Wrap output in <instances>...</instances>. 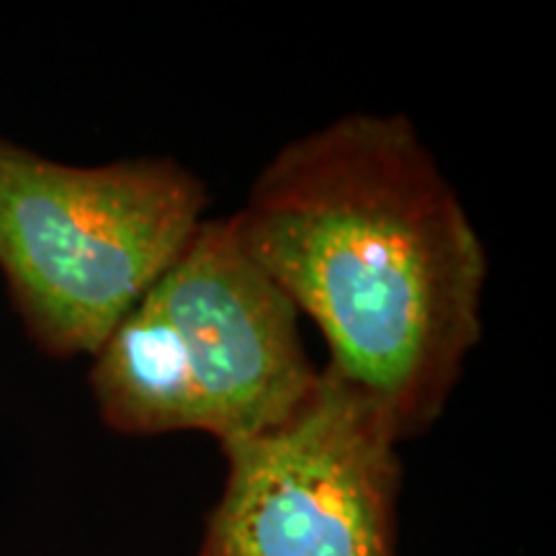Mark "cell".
Here are the masks:
<instances>
[{
    "label": "cell",
    "mask_w": 556,
    "mask_h": 556,
    "mask_svg": "<svg viewBox=\"0 0 556 556\" xmlns=\"http://www.w3.org/2000/svg\"><path fill=\"white\" fill-rule=\"evenodd\" d=\"M90 361V392L111 430H199L219 448L287 420L319 374L296 307L229 219L201 222Z\"/></svg>",
    "instance_id": "obj_2"
},
{
    "label": "cell",
    "mask_w": 556,
    "mask_h": 556,
    "mask_svg": "<svg viewBox=\"0 0 556 556\" xmlns=\"http://www.w3.org/2000/svg\"><path fill=\"white\" fill-rule=\"evenodd\" d=\"M206 204L199 176L170 157L83 168L0 139V274L31 343L93 356Z\"/></svg>",
    "instance_id": "obj_3"
},
{
    "label": "cell",
    "mask_w": 556,
    "mask_h": 556,
    "mask_svg": "<svg viewBox=\"0 0 556 556\" xmlns=\"http://www.w3.org/2000/svg\"><path fill=\"white\" fill-rule=\"evenodd\" d=\"M400 443L377 402L319 368L287 420L222 448L201 556H397Z\"/></svg>",
    "instance_id": "obj_4"
},
{
    "label": "cell",
    "mask_w": 556,
    "mask_h": 556,
    "mask_svg": "<svg viewBox=\"0 0 556 556\" xmlns=\"http://www.w3.org/2000/svg\"><path fill=\"white\" fill-rule=\"evenodd\" d=\"M227 219L402 441L435 426L482 340L490 261L407 114L291 139Z\"/></svg>",
    "instance_id": "obj_1"
}]
</instances>
